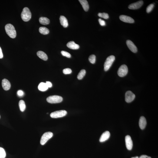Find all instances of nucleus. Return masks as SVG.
Returning a JSON list of instances; mask_svg holds the SVG:
<instances>
[{
	"label": "nucleus",
	"instance_id": "bb28decb",
	"mask_svg": "<svg viewBox=\"0 0 158 158\" xmlns=\"http://www.w3.org/2000/svg\"><path fill=\"white\" fill-rule=\"evenodd\" d=\"M89 60L90 63L94 64L96 61V56L94 54H92L89 57Z\"/></svg>",
	"mask_w": 158,
	"mask_h": 158
},
{
	"label": "nucleus",
	"instance_id": "aec40b11",
	"mask_svg": "<svg viewBox=\"0 0 158 158\" xmlns=\"http://www.w3.org/2000/svg\"><path fill=\"white\" fill-rule=\"evenodd\" d=\"M40 24L44 25H47L49 24L50 22V20L45 17H41L39 19Z\"/></svg>",
	"mask_w": 158,
	"mask_h": 158
},
{
	"label": "nucleus",
	"instance_id": "423d86ee",
	"mask_svg": "<svg viewBox=\"0 0 158 158\" xmlns=\"http://www.w3.org/2000/svg\"><path fill=\"white\" fill-rule=\"evenodd\" d=\"M67 114V112L66 110H60L52 113L50 114V116L52 118H57L64 117Z\"/></svg>",
	"mask_w": 158,
	"mask_h": 158
},
{
	"label": "nucleus",
	"instance_id": "a878e982",
	"mask_svg": "<svg viewBox=\"0 0 158 158\" xmlns=\"http://www.w3.org/2000/svg\"><path fill=\"white\" fill-rule=\"evenodd\" d=\"M98 16L100 18H102L105 19H107L109 18L108 14L105 13H99Z\"/></svg>",
	"mask_w": 158,
	"mask_h": 158
},
{
	"label": "nucleus",
	"instance_id": "9d476101",
	"mask_svg": "<svg viewBox=\"0 0 158 158\" xmlns=\"http://www.w3.org/2000/svg\"><path fill=\"white\" fill-rule=\"evenodd\" d=\"M126 44L128 47L132 52L135 53L138 51L137 47L130 40H128L126 41Z\"/></svg>",
	"mask_w": 158,
	"mask_h": 158
},
{
	"label": "nucleus",
	"instance_id": "2eb2a0df",
	"mask_svg": "<svg viewBox=\"0 0 158 158\" xmlns=\"http://www.w3.org/2000/svg\"><path fill=\"white\" fill-rule=\"evenodd\" d=\"M110 133L108 131H106L103 133L101 135L99 140L100 141L103 142L108 140L110 136Z\"/></svg>",
	"mask_w": 158,
	"mask_h": 158
},
{
	"label": "nucleus",
	"instance_id": "f3484780",
	"mask_svg": "<svg viewBox=\"0 0 158 158\" xmlns=\"http://www.w3.org/2000/svg\"><path fill=\"white\" fill-rule=\"evenodd\" d=\"M60 24L64 28H67L68 27V21L67 18L64 16H60Z\"/></svg>",
	"mask_w": 158,
	"mask_h": 158
},
{
	"label": "nucleus",
	"instance_id": "9b49d317",
	"mask_svg": "<svg viewBox=\"0 0 158 158\" xmlns=\"http://www.w3.org/2000/svg\"><path fill=\"white\" fill-rule=\"evenodd\" d=\"M143 4V1H139L137 2L132 3L129 5L128 8L130 9H138L142 6Z\"/></svg>",
	"mask_w": 158,
	"mask_h": 158
},
{
	"label": "nucleus",
	"instance_id": "a211bd4d",
	"mask_svg": "<svg viewBox=\"0 0 158 158\" xmlns=\"http://www.w3.org/2000/svg\"><path fill=\"white\" fill-rule=\"evenodd\" d=\"M79 1L82 6L84 10L86 11H88L89 9V6L87 1L86 0H79Z\"/></svg>",
	"mask_w": 158,
	"mask_h": 158
},
{
	"label": "nucleus",
	"instance_id": "7c9ffc66",
	"mask_svg": "<svg viewBox=\"0 0 158 158\" xmlns=\"http://www.w3.org/2000/svg\"><path fill=\"white\" fill-rule=\"evenodd\" d=\"M98 21L100 25L102 26H104L105 25V22L101 18H99L98 19Z\"/></svg>",
	"mask_w": 158,
	"mask_h": 158
},
{
	"label": "nucleus",
	"instance_id": "c85d7f7f",
	"mask_svg": "<svg viewBox=\"0 0 158 158\" xmlns=\"http://www.w3.org/2000/svg\"><path fill=\"white\" fill-rule=\"evenodd\" d=\"M61 53L63 56L68 58H70L71 57V54L67 52L62 51L61 52Z\"/></svg>",
	"mask_w": 158,
	"mask_h": 158
},
{
	"label": "nucleus",
	"instance_id": "4468645a",
	"mask_svg": "<svg viewBox=\"0 0 158 158\" xmlns=\"http://www.w3.org/2000/svg\"><path fill=\"white\" fill-rule=\"evenodd\" d=\"M147 122L145 118L143 116H141L139 119V124L140 129L143 130L146 127Z\"/></svg>",
	"mask_w": 158,
	"mask_h": 158
},
{
	"label": "nucleus",
	"instance_id": "1a4fd4ad",
	"mask_svg": "<svg viewBox=\"0 0 158 158\" xmlns=\"http://www.w3.org/2000/svg\"><path fill=\"white\" fill-rule=\"evenodd\" d=\"M126 147L129 150H131L132 148L133 143L132 140L130 136H126L125 138Z\"/></svg>",
	"mask_w": 158,
	"mask_h": 158
},
{
	"label": "nucleus",
	"instance_id": "f03ea898",
	"mask_svg": "<svg viewBox=\"0 0 158 158\" xmlns=\"http://www.w3.org/2000/svg\"><path fill=\"white\" fill-rule=\"evenodd\" d=\"M21 16L23 21L25 22L29 21L31 18V14L29 9L26 7L24 8L21 13Z\"/></svg>",
	"mask_w": 158,
	"mask_h": 158
},
{
	"label": "nucleus",
	"instance_id": "e433bc0d",
	"mask_svg": "<svg viewBox=\"0 0 158 158\" xmlns=\"http://www.w3.org/2000/svg\"></svg>",
	"mask_w": 158,
	"mask_h": 158
},
{
	"label": "nucleus",
	"instance_id": "5701e85b",
	"mask_svg": "<svg viewBox=\"0 0 158 158\" xmlns=\"http://www.w3.org/2000/svg\"><path fill=\"white\" fill-rule=\"evenodd\" d=\"M19 106L20 110L21 111L23 112L25 111L26 106L25 102L23 100H20L19 102Z\"/></svg>",
	"mask_w": 158,
	"mask_h": 158
},
{
	"label": "nucleus",
	"instance_id": "7ed1b4c3",
	"mask_svg": "<svg viewBox=\"0 0 158 158\" xmlns=\"http://www.w3.org/2000/svg\"><path fill=\"white\" fill-rule=\"evenodd\" d=\"M115 60V57L113 55H111L107 57L104 64L105 71H107L110 69Z\"/></svg>",
	"mask_w": 158,
	"mask_h": 158
},
{
	"label": "nucleus",
	"instance_id": "dca6fc26",
	"mask_svg": "<svg viewBox=\"0 0 158 158\" xmlns=\"http://www.w3.org/2000/svg\"><path fill=\"white\" fill-rule=\"evenodd\" d=\"M67 46L69 48L73 50L78 49L79 48V46L76 44L73 41H71L68 42L67 43Z\"/></svg>",
	"mask_w": 158,
	"mask_h": 158
},
{
	"label": "nucleus",
	"instance_id": "f257e3e1",
	"mask_svg": "<svg viewBox=\"0 0 158 158\" xmlns=\"http://www.w3.org/2000/svg\"><path fill=\"white\" fill-rule=\"evenodd\" d=\"M5 30L9 36L12 38H14L16 36L17 34L14 26L11 24H8L6 25Z\"/></svg>",
	"mask_w": 158,
	"mask_h": 158
},
{
	"label": "nucleus",
	"instance_id": "b1692460",
	"mask_svg": "<svg viewBox=\"0 0 158 158\" xmlns=\"http://www.w3.org/2000/svg\"><path fill=\"white\" fill-rule=\"evenodd\" d=\"M86 71L85 70H82L79 72L77 76V78L79 80L82 79L85 76Z\"/></svg>",
	"mask_w": 158,
	"mask_h": 158
},
{
	"label": "nucleus",
	"instance_id": "20e7f679",
	"mask_svg": "<svg viewBox=\"0 0 158 158\" xmlns=\"http://www.w3.org/2000/svg\"><path fill=\"white\" fill-rule=\"evenodd\" d=\"M63 100L62 97L60 96L54 95L47 97V101L51 103H57L61 102Z\"/></svg>",
	"mask_w": 158,
	"mask_h": 158
},
{
	"label": "nucleus",
	"instance_id": "393cba45",
	"mask_svg": "<svg viewBox=\"0 0 158 158\" xmlns=\"http://www.w3.org/2000/svg\"><path fill=\"white\" fill-rule=\"evenodd\" d=\"M6 156V153L4 149L0 147V158H5Z\"/></svg>",
	"mask_w": 158,
	"mask_h": 158
},
{
	"label": "nucleus",
	"instance_id": "f704fd0d",
	"mask_svg": "<svg viewBox=\"0 0 158 158\" xmlns=\"http://www.w3.org/2000/svg\"><path fill=\"white\" fill-rule=\"evenodd\" d=\"M139 158H151L150 157H149V156H146V155H142V156H141L140 157H139Z\"/></svg>",
	"mask_w": 158,
	"mask_h": 158
},
{
	"label": "nucleus",
	"instance_id": "cd10ccee",
	"mask_svg": "<svg viewBox=\"0 0 158 158\" xmlns=\"http://www.w3.org/2000/svg\"><path fill=\"white\" fill-rule=\"evenodd\" d=\"M154 7V5L153 4H151L149 5L147 7L146 9V12L147 13H150L151 11L153 9Z\"/></svg>",
	"mask_w": 158,
	"mask_h": 158
},
{
	"label": "nucleus",
	"instance_id": "c9c22d12",
	"mask_svg": "<svg viewBox=\"0 0 158 158\" xmlns=\"http://www.w3.org/2000/svg\"><path fill=\"white\" fill-rule=\"evenodd\" d=\"M131 158H139L138 157V156H136V157H132Z\"/></svg>",
	"mask_w": 158,
	"mask_h": 158
},
{
	"label": "nucleus",
	"instance_id": "6ab92c4d",
	"mask_svg": "<svg viewBox=\"0 0 158 158\" xmlns=\"http://www.w3.org/2000/svg\"><path fill=\"white\" fill-rule=\"evenodd\" d=\"M37 55L40 58L44 61H46L48 59V57L47 54L44 52L41 51H38L37 53Z\"/></svg>",
	"mask_w": 158,
	"mask_h": 158
},
{
	"label": "nucleus",
	"instance_id": "2f4dec72",
	"mask_svg": "<svg viewBox=\"0 0 158 158\" xmlns=\"http://www.w3.org/2000/svg\"><path fill=\"white\" fill-rule=\"evenodd\" d=\"M18 95L19 97H22L24 95V92L21 90H19L18 92Z\"/></svg>",
	"mask_w": 158,
	"mask_h": 158
},
{
	"label": "nucleus",
	"instance_id": "39448f33",
	"mask_svg": "<svg viewBox=\"0 0 158 158\" xmlns=\"http://www.w3.org/2000/svg\"><path fill=\"white\" fill-rule=\"evenodd\" d=\"M53 136V133L51 132H46L44 133L41 138L40 143L42 145H44Z\"/></svg>",
	"mask_w": 158,
	"mask_h": 158
},
{
	"label": "nucleus",
	"instance_id": "6e6552de",
	"mask_svg": "<svg viewBox=\"0 0 158 158\" xmlns=\"http://www.w3.org/2000/svg\"><path fill=\"white\" fill-rule=\"evenodd\" d=\"M135 97V95L132 92L128 91L126 92L125 96V100L127 103H130L133 101Z\"/></svg>",
	"mask_w": 158,
	"mask_h": 158
},
{
	"label": "nucleus",
	"instance_id": "0eeeda50",
	"mask_svg": "<svg viewBox=\"0 0 158 158\" xmlns=\"http://www.w3.org/2000/svg\"><path fill=\"white\" fill-rule=\"evenodd\" d=\"M128 72V68L126 65L123 64L119 68L118 71V74L121 77H123L126 76Z\"/></svg>",
	"mask_w": 158,
	"mask_h": 158
},
{
	"label": "nucleus",
	"instance_id": "412c9836",
	"mask_svg": "<svg viewBox=\"0 0 158 158\" xmlns=\"http://www.w3.org/2000/svg\"><path fill=\"white\" fill-rule=\"evenodd\" d=\"M48 88L46 83L44 82L40 83L38 86V89L42 91H46Z\"/></svg>",
	"mask_w": 158,
	"mask_h": 158
},
{
	"label": "nucleus",
	"instance_id": "c756f323",
	"mask_svg": "<svg viewBox=\"0 0 158 158\" xmlns=\"http://www.w3.org/2000/svg\"><path fill=\"white\" fill-rule=\"evenodd\" d=\"M71 72L72 70L70 68H66L63 70V73L64 74H71Z\"/></svg>",
	"mask_w": 158,
	"mask_h": 158
},
{
	"label": "nucleus",
	"instance_id": "473e14b6",
	"mask_svg": "<svg viewBox=\"0 0 158 158\" xmlns=\"http://www.w3.org/2000/svg\"><path fill=\"white\" fill-rule=\"evenodd\" d=\"M46 84L47 87L48 88H51L52 87V84L51 82L49 81H47Z\"/></svg>",
	"mask_w": 158,
	"mask_h": 158
},
{
	"label": "nucleus",
	"instance_id": "4be33fe9",
	"mask_svg": "<svg viewBox=\"0 0 158 158\" xmlns=\"http://www.w3.org/2000/svg\"><path fill=\"white\" fill-rule=\"evenodd\" d=\"M39 31L40 33L43 35H47L49 33V30L44 27H40L39 29Z\"/></svg>",
	"mask_w": 158,
	"mask_h": 158
},
{
	"label": "nucleus",
	"instance_id": "ddd939ff",
	"mask_svg": "<svg viewBox=\"0 0 158 158\" xmlns=\"http://www.w3.org/2000/svg\"><path fill=\"white\" fill-rule=\"evenodd\" d=\"M2 86L3 88L5 90H9L11 87L10 83L6 79H4L2 80Z\"/></svg>",
	"mask_w": 158,
	"mask_h": 158
},
{
	"label": "nucleus",
	"instance_id": "72a5a7b5",
	"mask_svg": "<svg viewBox=\"0 0 158 158\" xmlns=\"http://www.w3.org/2000/svg\"><path fill=\"white\" fill-rule=\"evenodd\" d=\"M3 57V54L2 50L1 47H0V59L2 58Z\"/></svg>",
	"mask_w": 158,
	"mask_h": 158
},
{
	"label": "nucleus",
	"instance_id": "f8f14e48",
	"mask_svg": "<svg viewBox=\"0 0 158 158\" xmlns=\"http://www.w3.org/2000/svg\"><path fill=\"white\" fill-rule=\"evenodd\" d=\"M121 20L124 22L133 23L134 22V20L132 18L128 16L121 15L120 17Z\"/></svg>",
	"mask_w": 158,
	"mask_h": 158
}]
</instances>
